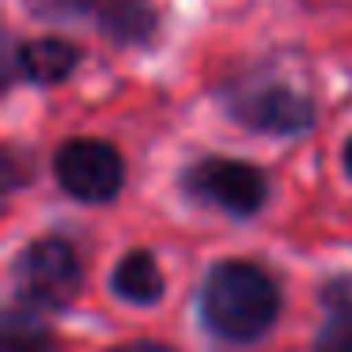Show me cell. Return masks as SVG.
Listing matches in <instances>:
<instances>
[{"label":"cell","instance_id":"6da1fadb","mask_svg":"<svg viewBox=\"0 0 352 352\" xmlns=\"http://www.w3.org/2000/svg\"><path fill=\"white\" fill-rule=\"evenodd\" d=\"M205 326L223 341H258L280 314V292L250 261H220L201 288Z\"/></svg>","mask_w":352,"mask_h":352},{"label":"cell","instance_id":"7a4b0ae2","mask_svg":"<svg viewBox=\"0 0 352 352\" xmlns=\"http://www.w3.org/2000/svg\"><path fill=\"white\" fill-rule=\"evenodd\" d=\"M80 258L65 239H38L16 258V292L27 307H69L80 292Z\"/></svg>","mask_w":352,"mask_h":352},{"label":"cell","instance_id":"3957f363","mask_svg":"<svg viewBox=\"0 0 352 352\" xmlns=\"http://www.w3.org/2000/svg\"><path fill=\"white\" fill-rule=\"evenodd\" d=\"M182 186L193 201L216 205L228 216H254L265 205V193H269L265 175L258 167H250L243 160H223V155L193 163L182 175Z\"/></svg>","mask_w":352,"mask_h":352},{"label":"cell","instance_id":"277c9868","mask_svg":"<svg viewBox=\"0 0 352 352\" xmlns=\"http://www.w3.org/2000/svg\"><path fill=\"white\" fill-rule=\"evenodd\" d=\"M54 175L69 197L102 205L122 190L125 163L107 140H69L54 160Z\"/></svg>","mask_w":352,"mask_h":352},{"label":"cell","instance_id":"5b68a950","mask_svg":"<svg viewBox=\"0 0 352 352\" xmlns=\"http://www.w3.org/2000/svg\"><path fill=\"white\" fill-rule=\"evenodd\" d=\"M228 110L235 122H243L254 133H276V137H292V133L311 129L314 110L307 102V95L292 91L284 84H261L235 91L228 99Z\"/></svg>","mask_w":352,"mask_h":352},{"label":"cell","instance_id":"8992f818","mask_svg":"<svg viewBox=\"0 0 352 352\" xmlns=\"http://www.w3.org/2000/svg\"><path fill=\"white\" fill-rule=\"evenodd\" d=\"M16 65L31 84H61L80 65V50L65 38H31L19 46Z\"/></svg>","mask_w":352,"mask_h":352},{"label":"cell","instance_id":"52a82bcc","mask_svg":"<svg viewBox=\"0 0 352 352\" xmlns=\"http://www.w3.org/2000/svg\"><path fill=\"white\" fill-rule=\"evenodd\" d=\"M99 27L118 46H144L155 34V8L148 0H107L99 8Z\"/></svg>","mask_w":352,"mask_h":352},{"label":"cell","instance_id":"ba28073f","mask_svg":"<svg viewBox=\"0 0 352 352\" xmlns=\"http://www.w3.org/2000/svg\"><path fill=\"white\" fill-rule=\"evenodd\" d=\"M114 292L129 303H155L163 296V273L148 250H129L114 269Z\"/></svg>","mask_w":352,"mask_h":352},{"label":"cell","instance_id":"9c48e42d","mask_svg":"<svg viewBox=\"0 0 352 352\" xmlns=\"http://www.w3.org/2000/svg\"><path fill=\"white\" fill-rule=\"evenodd\" d=\"M50 333L31 311H8L4 322V352H46Z\"/></svg>","mask_w":352,"mask_h":352},{"label":"cell","instance_id":"30bf717a","mask_svg":"<svg viewBox=\"0 0 352 352\" xmlns=\"http://www.w3.org/2000/svg\"><path fill=\"white\" fill-rule=\"evenodd\" d=\"M314 352H352V322H333L318 337V349Z\"/></svg>","mask_w":352,"mask_h":352},{"label":"cell","instance_id":"8fae6325","mask_svg":"<svg viewBox=\"0 0 352 352\" xmlns=\"http://www.w3.org/2000/svg\"><path fill=\"white\" fill-rule=\"evenodd\" d=\"M114 352H175V349H167V344H160V341H129Z\"/></svg>","mask_w":352,"mask_h":352},{"label":"cell","instance_id":"7c38bea8","mask_svg":"<svg viewBox=\"0 0 352 352\" xmlns=\"http://www.w3.org/2000/svg\"><path fill=\"white\" fill-rule=\"evenodd\" d=\"M344 170L352 175V137H349V144H344Z\"/></svg>","mask_w":352,"mask_h":352}]
</instances>
